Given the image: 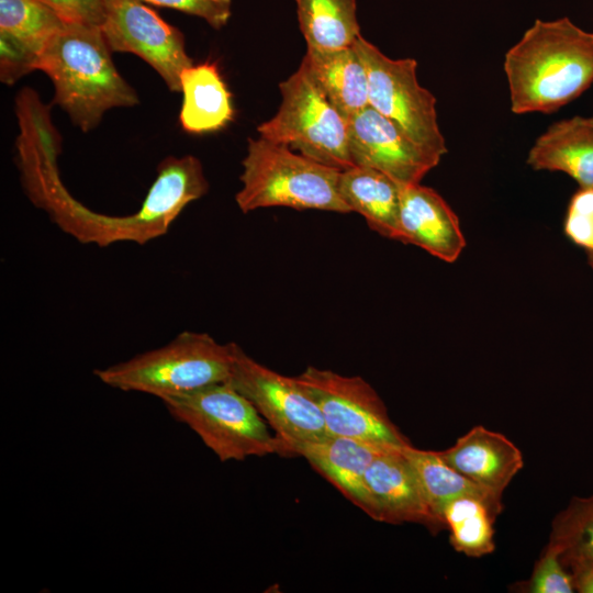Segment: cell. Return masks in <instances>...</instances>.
<instances>
[{"instance_id": "2", "label": "cell", "mask_w": 593, "mask_h": 593, "mask_svg": "<svg viewBox=\"0 0 593 593\" xmlns=\"http://www.w3.org/2000/svg\"><path fill=\"white\" fill-rule=\"evenodd\" d=\"M111 52L100 26L66 22L38 58L36 69L52 80L55 103L83 132L93 130L108 110L138 102Z\"/></svg>"}, {"instance_id": "26", "label": "cell", "mask_w": 593, "mask_h": 593, "mask_svg": "<svg viewBox=\"0 0 593 593\" xmlns=\"http://www.w3.org/2000/svg\"><path fill=\"white\" fill-rule=\"evenodd\" d=\"M562 550L550 541L545 553L537 562L528 591L533 593H572L574 585L571 573L561 559Z\"/></svg>"}, {"instance_id": "9", "label": "cell", "mask_w": 593, "mask_h": 593, "mask_svg": "<svg viewBox=\"0 0 593 593\" xmlns=\"http://www.w3.org/2000/svg\"><path fill=\"white\" fill-rule=\"evenodd\" d=\"M258 411L284 447L329 436L316 403L298 383L259 363L235 343L234 361L227 380Z\"/></svg>"}, {"instance_id": "13", "label": "cell", "mask_w": 593, "mask_h": 593, "mask_svg": "<svg viewBox=\"0 0 593 593\" xmlns=\"http://www.w3.org/2000/svg\"><path fill=\"white\" fill-rule=\"evenodd\" d=\"M65 21L40 0H0V78L12 85L36 69Z\"/></svg>"}, {"instance_id": "23", "label": "cell", "mask_w": 593, "mask_h": 593, "mask_svg": "<svg viewBox=\"0 0 593 593\" xmlns=\"http://www.w3.org/2000/svg\"><path fill=\"white\" fill-rule=\"evenodd\" d=\"M403 450L415 470L427 504L440 525H444V507L460 496H479L501 506V500L456 471L438 451L421 450L411 445Z\"/></svg>"}, {"instance_id": "5", "label": "cell", "mask_w": 593, "mask_h": 593, "mask_svg": "<svg viewBox=\"0 0 593 593\" xmlns=\"http://www.w3.org/2000/svg\"><path fill=\"white\" fill-rule=\"evenodd\" d=\"M234 350L235 343L221 344L208 333L184 331L159 348L93 373L111 388L163 400L227 381Z\"/></svg>"}, {"instance_id": "6", "label": "cell", "mask_w": 593, "mask_h": 593, "mask_svg": "<svg viewBox=\"0 0 593 593\" xmlns=\"http://www.w3.org/2000/svg\"><path fill=\"white\" fill-rule=\"evenodd\" d=\"M169 415L187 425L220 461L281 456L279 438L256 407L230 382H217L160 400Z\"/></svg>"}, {"instance_id": "21", "label": "cell", "mask_w": 593, "mask_h": 593, "mask_svg": "<svg viewBox=\"0 0 593 593\" xmlns=\"http://www.w3.org/2000/svg\"><path fill=\"white\" fill-rule=\"evenodd\" d=\"M180 86L183 99L179 122L186 132H214L233 121L232 94L215 64L186 68L180 75Z\"/></svg>"}, {"instance_id": "18", "label": "cell", "mask_w": 593, "mask_h": 593, "mask_svg": "<svg viewBox=\"0 0 593 593\" xmlns=\"http://www.w3.org/2000/svg\"><path fill=\"white\" fill-rule=\"evenodd\" d=\"M526 163L534 170L567 174L580 188L593 189V116L551 124L535 139Z\"/></svg>"}, {"instance_id": "17", "label": "cell", "mask_w": 593, "mask_h": 593, "mask_svg": "<svg viewBox=\"0 0 593 593\" xmlns=\"http://www.w3.org/2000/svg\"><path fill=\"white\" fill-rule=\"evenodd\" d=\"M438 452L456 471L499 500L523 467L521 450L507 437L484 426L471 428L454 446Z\"/></svg>"}, {"instance_id": "11", "label": "cell", "mask_w": 593, "mask_h": 593, "mask_svg": "<svg viewBox=\"0 0 593 593\" xmlns=\"http://www.w3.org/2000/svg\"><path fill=\"white\" fill-rule=\"evenodd\" d=\"M112 52L132 53L145 60L172 92L180 75L192 66L183 34L139 0H110L100 26Z\"/></svg>"}, {"instance_id": "12", "label": "cell", "mask_w": 593, "mask_h": 593, "mask_svg": "<svg viewBox=\"0 0 593 593\" xmlns=\"http://www.w3.org/2000/svg\"><path fill=\"white\" fill-rule=\"evenodd\" d=\"M348 123L354 166L380 170L402 186L421 183L441 159L370 105L350 118Z\"/></svg>"}, {"instance_id": "8", "label": "cell", "mask_w": 593, "mask_h": 593, "mask_svg": "<svg viewBox=\"0 0 593 593\" xmlns=\"http://www.w3.org/2000/svg\"><path fill=\"white\" fill-rule=\"evenodd\" d=\"M354 46L367 68L369 105L422 147L440 157L447 154L436 98L419 85L417 61L411 57L390 58L361 35Z\"/></svg>"}, {"instance_id": "15", "label": "cell", "mask_w": 593, "mask_h": 593, "mask_svg": "<svg viewBox=\"0 0 593 593\" xmlns=\"http://www.w3.org/2000/svg\"><path fill=\"white\" fill-rule=\"evenodd\" d=\"M396 240L447 262L456 261L466 246L456 213L438 192L421 183L402 187Z\"/></svg>"}, {"instance_id": "20", "label": "cell", "mask_w": 593, "mask_h": 593, "mask_svg": "<svg viewBox=\"0 0 593 593\" xmlns=\"http://www.w3.org/2000/svg\"><path fill=\"white\" fill-rule=\"evenodd\" d=\"M402 184L365 166L340 171L338 189L350 212L359 213L383 237L398 239Z\"/></svg>"}, {"instance_id": "29", "label": "cell", "mask_w": 593, "mask_h": 593, "mask_svg": "<svg viewBox=\"0 0 593 593\" xmlns=\"http://www.w3.org/2000/svg\"><path fill=\"white\" fill-rule=\"evenodd\" d=\"M65 22L101 26L110 0H40Z\"/></svg>"}, {"instance_id": "22", "label": "cell", "mask_w": 593, "mask_h": 593, "mask_svg": "<svg viewBox=\"0 0 593 593\" xmlns=\"http://www.w3.org/2000/svg\"><path fill=\"white\" fill-rule=\"evenodd\" d=\"M307 48L335 51L351 47L360 34L356 0H294Z\"/></svg>"}, {"instance_id": "14", "label": "cell", "mask_w": 593, "mask_h": 593, "mask_svg": "<svg viewBox=\"0 0 593 593\" xmlns=\"http://www.w3.org/2000/svg\"><path fill=\"white\" fill-rule=\"evenodd\" d=\"M387 447L370 441L329 435L315 441H299L284 447L283 456H300L350 502L371 518L378 514L366 484V471L371 461Z\"/></svg>"}, {"instance_id": "31", "label": "cell", "mask_w": 593, "mask_h": 593, "mask_svg": "<svg viewBox=\"0 0 593 593\" xmlns=\"http://www.w3.org/2000/svg\"><path fill=\"white\" fill-rule=\"evenodd\" d=\"M588 261H589L590 267H591L592 270H593V250H592V251H588Z\"/></svg>"}, {"instance_id": "7", "label": "cell", "mask_w": 593, "mask_h": 593, "mask_svg": "<svg viewBox=\"0 0 593 593\" xmlns=\"http://www.w3.org/2000/svg\"><path fill=\"white\" fill-rule=\"evenodd\" d=\"M277 113L261 123L259 136L284 145L323 165L345 170L354 166L348 120L335 108L300 65L280 82Z\"/></svg>"}, {"instance_id": "28", "label": "cell", "mask_w": 593, "mask_h": 593, "mask_svg": "<svg viewBox=\"0 0 593 593\" xmlns=\"http://www.w3.org/2000/svg\"><path fill=\"white\" fill-rule=\"evenodd\" d=\"M158 7L199 16L213 29H222L230 20L232 0H139Z\"/></svg>"}, {"instance_id": "27", "label": "cell", "mask_w": 593, "mask_h": 593, "mask_svg": "<svg viewBox=\"0 0 593 593\" xmlns=\"http://www.w3.org/2000/svg\"><path fill=\"white\" fill-rule=\"evenodd\" d=\"M563 231L573 244L593 250V189L579 188L571 197Z\"/></svg>"}, {"instance_id": "4", "label": "cell", "mask_w": 593, "mask_h": 593, "mask_svg": "<svg viewBox=\"0 0 593 593\" xmlns=\"http://www.w3.org/2000/svg\"><path fill=\"white\" fill-rule=\"evenodd\" d=\"M242 188L235 195L242 212L286 206L349 213L343 200L337 168L317 163L261 136L248 138Z\"/></svg>"}, {"instance_id": "16", "label": "cell", "mask_w": 593, "mask_h": 593, "mask_svg": "<svg viewBox=\"0 0 593 593\" xmlns=\"http://www.w3.org/2000/svg\"><path fill=\"white\" fill-rule=\"evenodd\" d=\"M404 447H387L366 471V484L374 503L378 521L439 526L427 504L415 470L404 454Z\"/></svg>"}, {"instance_id": "24", "label": "cell", "mask_w": 593, "mask_h": 593, "mask_svg": "<svg viewBox=\"0 0 593 593\" xmlns=\"http://www.w3.org/2000/svg\"><path fill=\"white\" fill-rule=\"evenodd\" d=\"M501 506L479 496L465 495L450 501L443 511L454 548L470 557L494 550L493 518Z\"/></svg>"}, {"instance_id": "1", "label": "cell", "mask_w": 593, "mask_h": 593, "mask_svg": "<svg viewBox=\"0 0 593 593\" xmlns=\"http://www.w3.org/2000/svg\"><path fill=\"white\" fill-rule=\"evenodd\" d=\"M515 114L552 113L593 85V33L569 18L537 19L503 61Z\"/></svg>"}, {"instance_id": "25", "label": "cell", "mask_w": 593, "mask_h": 593, "mask_svg": "<svg viewBox=\"0 0 593 593\" xmlns=\"http://www.w3.org/2000/svg\"><path fill=\"white\" fill-rule=\"evenodd\" d=\"M561 556L593 559V497H578L556 518L551 540Z\"/></svg>"}, {"instance_id": "3", "label": "cell", "mask_w": 593, "mask_h": 593, "mask_svg": "<svg viewBox=\"0 0 593 593\" xmlns=\"http://www.w3.org/2000/svg\"><path fill=\"white\" fill-rule=\"evenodd\" d=\"M209 189L200 160L169 156L157 168L142 205L127 216H107L82 206L68 193L54 205L51 216L67 234L85 244L108 246L116 242L144 245L165 235L182 210Z\"/></svg>"}, {"instance_id": "10", "label": "cell", "mask_w": 593, "mask_h": 593, "mask_svg": "<svg viewBox=\"0 0 593 593\" xmlns=\"http://www.w3.org/2000/svg\"><path fill=\"white\" fill-rule=\"evenodd\" d=\"M294 378L318 406L329 435L383 446L410 445L378 393L361 377L307 367Z\"/></svg>"}, {"instance_id": "19", "label": "cell", "mask_w": 593, "mask_h": 593, "mask_svg": "<svg viewBox=\"0 0 593 593\" xmlns=\"http://www.w3.org/2000/svg\"><path fill=\"white\" fill-rule=\"evenodd\" d=\"M301 65L347 120L369 105L368 72L355 46L335 51L307 48Z\"/></svg>"}, {"instance_id": "30", "label": "cell", "mask_w": 593, "mask_h": 593, "mask_svg": "<svg viewBox=\"0 0 593 593\" xmlns=\"http://www.w3.org/2000/svg\"><path fill=\"white\" fill-rule=\"evenodd\" d=\"M572 577L574 590L580 593H593V559L561 556Z\"/></svg>"}]
</instances>
